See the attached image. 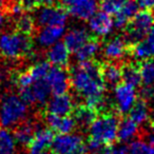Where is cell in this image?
I'll return each instance as SVG.
<instances>
[{"instance_id": "cell-1", "label": "cell", "mask_w": 154, "mask_h": 154, "mask_svg": "<svg viewBox=\"0 0 154 154\" xmlns=\"http://www.w3.org/2000/svg\"><path fill=\"white\" fill-rule=\"evenodd\" d=\"M71 85L74 91L85 99L88 107L97 110L105 103V82L101 78L100 66L96 62H78L71 72Z\"/></svg>"}, {"instance_id": "cell-2", "label": "cell", "mask_w": 154, "mask_h": 154, "mask_svg": "<svg viewBox=\"0 0 154 154\" xmlns=\"http://www.w3.org/2000/svg\"><path fill=\"white\" fill-rule=\"evenodd\" d=\"M28 103L16 94H5L0 99V126L5 129L16 128L26 119Z\"/></svg>"}, {"instance_id": "cell-3", "label": "cell", "mask_w": 154, "mask_h": 154, "mask_svg": "<svg viewBox=\"0 0 154 154\" xmlns=\"http://www.w3.org/2000/svg\"><path fill=\"white\" fill-rule=\"evenodd\" d=\"M33 41L30 35L21 32L0 33V54L8 59H18L31 55Z\"/></svg>"}, {"instance_id": "cell-4", "label": "cell", "mask_w": 154, "mask_h": 154, "mask_svg": "<svg viewBox=\"0 0 154 154\" xmlns=\"http://www.w3.org/2000/svg\"><path fill=\"white\" fill-rule=\"evenodd\" d=\"M118 125V118L113 114L98 116L89 126L90 138L96 139L103 145H110L117 138Z\"/></svg>"}, {"instance_id": "cell-5", "label": "cell", "mask_w": 154, "mask_h": 154, "mask_svg": "<svg viewBox=\"0 0 154 154\" xmlns=\"http://www.w3.org/2000/svg\"><path fill=\"white\" fill-rule=\"evenodd\" d=\"M154 26V15L149 10L139 11L126 26V39L128 45H135L147 36Z\"/></svg>"}, {"instance_id": "cell-6", "label": "cell", "mask_w": 154, "mask_h": 154, "mask_svg": "<svg viewBox=\"0 0 154 154\" xmlns=\"http://www.w3.org/2000/svg\"><path fill=\"white\" fill-rule=\"evenodd\" d=\"M53 154H87L86 143L77 133H58L51 145Z\"/></svg>"}, {"instance_id": "cell-7", "label": "cell", "mask_w": 154, "mask_h": 154, "mask_svg": "<svg viewBox=\"0 0 154 154\" xmlns=\"http://www.w3.org/2000/svg\"><path fill=\"white\" fill-rule=\"evenodd\" d=\"M35 23L38 26H66L68 21V13L64 9L53 5H41L34 16Z\"/></svg>"}, {"instance_id": "cell-8", "label": "cell", "mask_w": 154, "mask_h": 154, "mask_svg": "<svg viewBox=\"0 0 154 154\" xmlns=\"http://www.w3.org/2000/svg\"><path fill=\"white\" fill-rule=\"evenodd\" d=\"M68 15L78 20H89L98 9L97 0H62Z\"/></svg>"}, {"instance_id": "cell-9", "label": "cell", "mask_w": 154, "mask_h": 154, "mask_svg": "<svg viewBox=\"0 0 154 154\" xmlns=\"http://www.w3.org/2000/svg\"><path fill=\"white\" fill-rule=\"evenodd\" d=\"M51 94L47 79L36 80L32 86L19 89V96L28 105H45L48 103Z\"/></svg>"}, {"instance_id": "cell-10", "label": "cell", "mask_w": 154, "mask_h": 154, "mask_svg": "<svg viewBox=\"0 0 154 154\" xmlns=\"http://www.w3.org/2000/svg\"><path fill=\"white\" fill-rule=\"evenodd\" d=\"M113 96L117 111L122 114L129 113L137 101L136 88L126 82L118 84L117 86L114 87Z\"/></svg>"}, {"instance_id": "cell-11", "label": "cell", "mask_w": 154, "mask_h": 154, "mask_svg": "<svg viewBox=\"0 0 154 154\" xmlns=\"http://www.w3.org/2000/svg\"><path fill=\"white\" fill-rule=\"evenodd\" d=\"M47 82L53 95L66 94L70 88L71 80L68 72L61 66L51 68L47 76Z\"/></svg>"}, {"instance_id": "cell-12", "label": "cell", "mask_w": 154, "mask_h": 154, "mask_svg": "<svg viewBox=\"0 0 154 154\" xmlns=\"http://www.w3.org/2000/svg\"><path fill=\"white\" fill-rule=\"evenodd\" d=\"M89 29L96 37H106L112 33L114 29V20L110 14L106 12H96L88 20Z\"/></svg>"}, {"instance_id": "cell-13", "label": "cell", "mask_w": 154, "mask_h": 154, "mask_svg": "<svg viewBox=\"0 0 154 154\" xmlns=\"http://www.w3.org/2000/svg\"><path fill=\"white\" fill-rule=\"evenodd\" d=\"M66 34L64 26H45L40 29L36 36V41L41 48L52 47L59 42L60 39Z\"/></svg>"}, {"instance_id": "cell-14", "label": "cell", "mask_w": 154, "mask_h": 154, "mask_svg": "<svg viewBox=\"0 0 154 154\" xmlns=\"http://www.w3.org/2000/svg\"><path fill=\"white\" fill-rule=\"evenodd\" d=\"M74 101L70 95L60 94L54 95L47 103V111L50 114L66 116L74 111Z\"/></svg>"}, {"instance_id": "cell-15", "label": "cell", "mask_w": 154, "mask_h": 154, "mask_svg": "<svg viewBox=\"0 0 154 154\" xmlns=\"http://www.w3.org/2000/svg\"><path fill=\"white\" fill-rule=\"evenodd\" d=\"M131 53L134 59L140 61H146L154 58V26L145 38L133 45Z\"/></svg>"}, {"instance_id": "cell-16", "label": "cell", "mask_w": 154, "mask_h": 154, "mask_svg": "<svg viewBox=\"0 0 154 154\" xmlns=\"http://www.w3.org/2000/svg\"><path fill=\"white\" fill-rule=\"evenodd\" d=\"M127 47H128V43L126 39L119 36L113 37L107 40V42L103 45V55L106 59L110 61L120 60L127 54Z\"/></svg>"}, {"instance_id": "cell-17", "label": "cell", "mask_w": 154, "mask_h": 154, "mask_svg": "<svg viewBox=\"0 0 154 154\" xmlns=\"http://www.w3.org/2000/svg\"><path fill=\"white\" fill-rule=\"evenodd\" d=\"M45 124L52 131L57 133H71L77 126L75 118L70 115L60 116L50 113L45 115Z\"/></svg>"}, {"instance_id": "cell-18", "label": "cell", "mask_w": 154, "mask_h": 154, "mask_svg": "<svg viewBox=\"0 0 154 154\" xmlns=\"http://www.w3.org/2000/svg\"><path fill=\"white\" fill-rule=\"evenodd\" d=\"M139 12V5L135 0H127L114 17V28L124 29L131 19Z\"/></svg>"}, {"instance_id": "cell-19", "label": "cell", "mask_w": 154, "mask_h": 154, "mask_svg": "<svg viewBox=\"0 0 154 154\" xmlns=\"http://www.w3.org/2000/svg\"><path fill=\"white\" fill-rule=\"evenodd\" d=\"M70 50L64 42H57L52 47L48 48L47 59L51 64L55 66H66L70 60Z\"/></svg>"}, {"instance_id": "cell-20", "label": "cell", "mask_w": 154, "mask_h": 154, "mask_svg": "<svg viewBox=\"0 0 154 154\" xmlns=\"http://www.w3.org/2000/svg\"><path fill=\"white\" fill-rule=\"evenodd\" d=\"M90 39L88 31L85 28H73L63 36V42L70 52H76L85 42Z\"/></svg>"}, {"instance_id": "cell-21", "label": "cell", "mask_w": 154, "mask_h": 154, "mask_svg": "<svg viewBox=\"0 0 154 154\" xmlns=\"http://www.w3.org/2000/svg\"><path fill=\"white\" fill-rule=\"evenodd\" d=\"M54 135L53 131L48 128H37L32 141L29 145L30 151H43L51 147Z\"/></svg>"}, {"instance_id": "cell-22", "label": "cell", "mask_w": 154, "mask_h": 154, "mask_svg": "<svg viewBox=\"0 0 154 154\" xmlns=\"http://www.w3.org/2000/svg\"><path fill=\"white\" fill-rule=\"evenodd\" d=\"M100 74L103 82L108 86L115 87L122 79V71L118 64L108 62L100 66Z\"/></svg>"}, {"instance_id": "cell-23", "label": "cell", "mask_w": 154, "mask_h": 154, "mask_svg": "<svg viewBox=\"0 0 154 154\" xmlns=\"http://www.w3.org/2000/svg\"><path fill=\"white\" fill-rule=\"evenodd\" d=\"M36 126L33 124L31 120H24L21 124H19L16 127L14 131V137L17 143L20 146H26L29 147L30 143L32 141L34 133L36 131Z\"/></svg>"}, {"instance_id": "cell-24", "label": "cell", "mask_w": 154, "mask_h": 154, "mask_svg": "<svg viewBox=\"0 0 154 154\" xmlns=\"http://www.w3.org/2000/svg\"><path fill=\"white\" fill-rule=\"evenodd\" d=\"M100 50V43L97 39H89L75 53V58L78 62L90 61L96 56Z\"/></svg>"}, {"instance_id": "cell-25", "label": "cell", "mask_w": 154, "mask_h": 154, "mask_svg": "<svg viewBox=\"0 0 154 154\" xmlns=\"http://www.w3.org/2000/svg\"><path fill=\"white\" fill-rule=\"evenodd\" d=\"M138 134V125L134 122L130 117L125 118L118 125L117 138L122 143L132 141Z\"/></svg>"}, {"instance_id": "cell-26", "label": "cell", "mask_w": 154, "mask_h": 154, "mask_svg": "<svg viewBox=\"0 0 154 154\" xmlns=\"http://www.w3.org/2000/svg\"><path fill=\"white\" fill-rule=\"evenodd\" d=\"M129 116L138 126L147 122L150 117V110L148 107L147 100H145V99L137 100L129 112Z\"/></svg>"}, {"instance_id": "cell-27", "label": "cell", "mask_w": 154, "mask_h": 154, "mask_svg": "<svg viewBox=\"0 0 154 154\" xmlns=\"http://www.w3.org/2000/svg\"><path fill=\"white\" fill-rule=\"evenodd\" d=\"M74 111V118L76 120V124L80 127H89L97 117L96 110L88 107L87 105L80 106Z\"/></svg>"}, {"instance_id": "cell-28", "label": "cell", "mask_w": 154, "mask_h": 154, "mask_svg": "<svg viewBox=\"0 0 154 154\" xmlns=\"http://www.w3.org/2000/svg\"><path fill=\"white\" fill-rule=\"evenodd\" d=\"M122 80L126 84L133 87H138L143 82L141 79L140 66H136L134 64H126L122 68Z\"/></svg>"}, {"instance_id": "cell-29", "label": "cell", "mask_w": 154, "mask_h": 154, "mask_svg": "<svg viewBox=\"0 0 154 154\" xmlns=\"http://www.w3.org/2000/svg\"><path fill=\"white\" fill-rule=\"evenodd\" d=\"M16 146L14 135L8 129L0 130V154H16Z\"/></svg>"}, {"instance_id": "cell-30", "label": "cell", "mask_w": 154, "mask_h": 154, "mask_svg": "<svg viewBox=\"0 0 154 154\" xmlns=\"http://www.w3.org/2000/svg\"><path fill=\"white\" fill-rule=\"evenodd\" d=\"M129 154H154V145L143 139H133L128 147Z\"/></svg>"}, {"instance_id": "cell-31", "label": "cell", "mask_w": 154, "mask_h": 154, "mask_svg": "<svg viewBox=\"0 0 154 154\" xmlns=\"http://www.w3.org/2000/svg\"><path fill=\"white\" fill-rule=\"evenodd\" d=\"M51 68V63L49 61H38L35 64H33L29 69V71H30L33 78L35 79V82H36V80L39 79H45Z\"/></svg>"}, {"instance_id": "cell-32", "label": "cell", "mask_w": 154, "mask_h": 154, "mask_svg": "<svg viewBox=\"0 0 154 154\" xmlns=\"http://www.w3.org/2000/svg\"><path fill=\"white\" fill-rule=\"evenodd\" d=\"M35 26H36V23H35L34 17L28 15V14H22V15L18 16V19L16 21L17 30L23 34L30 35L34 31Z\"/></svg>"}, {"instance_id": "cell-33", "label": "cell", "mask_w": 154, "mask_h": 154, "mask_svg": "<svg viewBox=\"0 0 154 154\" xmlns=\"http://www.w3.org/2000/svg\"><path fill=\"white\" fill-rule=\"evenodd\" d=\"M141 79L146 86L154 84V58L146 60L140 66Z\"/></svg>"}, {"instance_id": "cell-34", "label": "cell", "mask_w": 154, "mask_h": 154, "mask_svg": "<svg viewBox=\"0 0 154 154\" xmlns=\"http://www.w3.org/2000/svg\"><path fill=\"white\" fill-rule=\"evenodd\" d=\"M126 1L127 0H101V11L106 12V13L110 14V15L111 14H116Z\"/></svg>"}, {"instance_id": "cell-35", "label": "cell", "mask_w": 154, "mask_h": 154, "mask_svg": "<svg viewBox=\"0 0 154 154\" xmlns=\"http://www.w3.org/2000/svg\"><path fill=\"white\" fill-rule=\"evenodd\" d=\"M103 146L101 143H99L96 139L90 138L88 140V143H86V150L87 154H98L101 150L103 149Z\"/></svg>"}, {"instance_id": "cell-36", "label": "cell", "mask_w": 154, "mask_h": 154, "mask_svg": "<svg viewBox=\"0 0 154 154\" xmlns=\"http://www.w3.org/2000/svg\"><path fill=\"white\" fill-rule=\"evenodd\" d=\"M26 11H28V10H26L23 0H17V1H15V2H13L10 5V12H11V14H13L15 16L22 15V14H24Z\"/></svg>"}, {"instance_id": "cell-37", "label": "cell", "mask_w": 154, "mask_h": 154, "mask_svg": "<svg viewBox=\"0 0 154 154\" xmlns=\"http://www.w3.org/2000/svg\"><path fill=\"white\" fill-rule=\"evenodd\" d=\"M143 99L145 100H150L154 103V84L150 86H146V88L143 89Z\"/></svg>"}, {"instance_id": "cell-38", "label": "cell", "mask_w": 154, "mask_h": 154, "mask_svg": "<svg viewBox=\"0 0 154 154\" xmlns=\"http://www.w3.org/2000/svg\"><path fill=\"white\" fill-rule=\"evenodd\" d=\"M139 7L146 10H153L154 9V0H137Z\"/></svg>"}, {"instance_id": "cell-39", "label": "cell", "mask_w": 154, "mask_h": 154, "mask_svg": "<svg viewBox=\"0 0 154 154\" xmlns=\"http://www.w3.org/2000/svg\"><path fill=\"white\" fill-rule=\"evenodd\" d=\"M9 23V18H8L7 14L5 12L0 11V31H2L3 29H5Z\"/></svg>"}, {"instance_id": "cell-40", "label": "cell", "mask_w": 154, "mask_h": 154, "mask_svg": "<svg viewBox=\"0 0 154 154\" xmlns=\"http://www.w3.org/2000/svg\"><path fill=\"white\" fill-rule=\"evenodd\" d=\"M111 151H112V154H129L128 148L125 147V146H122V145L116 146V147H114Z\"/></svg>"}, {"instance_id": "cell-41", "label": "cell", "mask_w": 154, "mask_h": 154, "mask_svg": "<svg viewBox=\"0 0 154 154\" xmlns=\"http://www.w3.org/2000/svg\"><path fill=\"white\" fill-rule=\"evenodd\" d=\"M35 5H51L56 0H31Z\"/></svg>"}, {"instance_id": "cell-42", "label": "cell", "mask_w": 154, "mask_h": 154, "mask_svg": "<svg viewBox=\"0 0 154 154\" xmlns=\"http://www.w3.org/2000/svg\"><path fill=\"white\" fill-rule=\"evenodd\" d=\"M147 140L149 143H151L152 145H154V124L152 125V127L150 128V130L147 133Z\"/></svg>"}, {"instance_id": "cell-43", "label": "cell", "mask_w": 154, "mask_h": 154, "mask_svg": "<svg viewBox=\"0 0 154 154\" xmlns=\"http://www.w3.org/2000/svg\"><path fill=\"white\" fill-rule=\"evenodd\" d=\"M29 154H53V152L43 150V151H30L29 152Z\"/></svg>"}, {"instance_id": "cell-44", "label": "cell", "mask_w": 154, "mask_h": 154, "mask_svg": "<svg viewBox=\"0 0 154 154\" xmlns=\"http://www.w3.org/2000/svg\"><path fill=\"white\" fill-rule=\"evenodd\" d=\"M98 154H112V151L110 149H108V148H106V149L103 148V149L101 150V151L99 152Z\"/></svg>"}, {"instance_id": "cell-45", "label": "cell", "mask_w": 154, "mask_h": 154, "mask_svg": "<svg viewBox=\"0 0 154 154\" xmlns=\"http://www.w3.org/2000/svg\"><path fill=\"white\" fill-rule=\"evenodd\" d=\"M149 119L151 120L152 124H154V108L151 110V111H150V117H149Z\"/></svg>"}, {"instance_id": "cell-46", "label": "cell", "mask_w": 154, "mask_h": 154, "mask_svg": "<svg viewBox=\"0 0 154 154\" xmlns=\"http://www.w3.org/2000/svg\"><path fill=\"white\" fill-rule=\"evenodd\" d=\"M3 79H5V73H3V71L0 68V82H3Z\"/></svg>"}, {"instance_id": "cell-47", "label": "cell", "mask_w": 154, "mask_h": 154, "mask_svg": "<svg viewBox=\"0 0 154 154\" xmlns=\"http://www.w3.org/2000/svg\"><path fill=\"white\" fill-rule=\"evenodd\" d=\"M7 3V0H0V9H2Z\"/></svg>"}]
</instances>
